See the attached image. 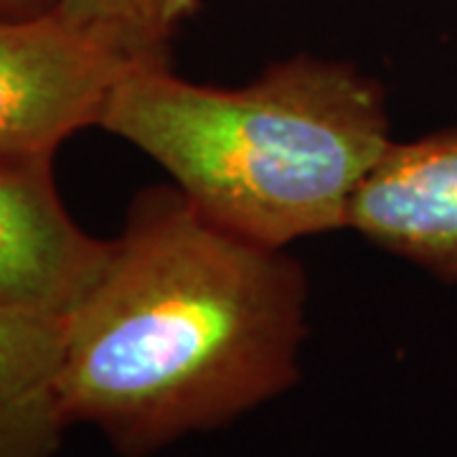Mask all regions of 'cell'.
Here are the masks:
<instances>
[{
    "label": "cell",
    "instance_id": "2",
    "mask_svg": "<svg viewBox=\"0 0 457 457\" xmlns=\"http://www.w3.org/2000/svg\"><path fill=\"white\" fill-rule=\"evenodd\" d=\"M97 128L137 147L213 224L267 246L348 228L361 183L392 147L384 84L300 54L242 87L135 62Z\"/></svg>",
    "mask_w": 457,
    "mask_h": 457
},
{
    "label": "cell",
    "instance_id": "4",
    "mask_svg": "<svg viewBox=\"0 0 457 457\" xmlns=\"http://www.w3.org/2000/svg\"><path fill=\"white\" fill-rule=\"evenodd\" d=\"M54 161H0V308L64 318L99 275L107 245L66 212Z\"/></svg>",
    "mask_w": 457,
    "mask_h": 457
},
{
    "label": "cell",
    "instance_id": "9",
    "mask_svg": "<svg viewBox=\"0 0 457 457\" xmlns=\"http://www.w3.org/2000/svg\"><path fill=\"white\" fill-rule=\"evenodd\" d=\"M56 11V0H0V18H36Z\"/></svg>",
    "mask_w": 457,
    "mask_h": 457
},
{
    "label": "cell",
    "instance_id": "8",
    "mask_svg": "<svg viewBox=\"0 0 457 457\" xmlns=\"http://www.w3.org/2000/svg\"><path fill=\"white\" fill-rule=\"evenodd\" d=\"M198 0H137V11L147 33L170 49V36L183 21L196 13Z\"/></svg>",
    "mask_w": 457,
    "mask_h": 457
},
{
    "label": "cell",
    "instance_id": "7",
    "mask_svg": "<svg viewBox=\"0 0 457 457\" xmlns=\"http://www.w3.org/2000/svg\"><path fill=\"white\" fill-rule=\"evenodd\" d=\"M56 13L71 26L128 51L137 62H170V49L147 33L137 0H56Z\"/></svg>",
    "mask_w": 457,
    "mask_h": 457
},
{
    "label": "cell",
    "instance_id": "3",
    "mask_svg": "<svg viewBox=\"0 0 457 457\" xmlns=\"http://www.w3.org/2000/svg\"><path fill=\"white\" fill-rule=\"evenodd\" d=\"M135 62L56 11L0 18V161H54L71 135L97 128Z\"/></svg>",
    "mask_w": 457,
    "mask_h": 457
},
{
    "label": "cell",
    "instance_id": "6",
    "mask_svg": "<svg viewBox=\"0 0 457 457\" xmlns=\"http://www.w3.org/2000/svg\"><path fill=\"white\" fill-rule=\"evenodd\" d=\"M62 320L0 308V457H56L71 429L59 396Z\"/></svg>",
    "mask_w": 457,
    "mask_h": 457
},
{
    "label": "cell",
    "instance_id": "1",
    "mask_svg": "<svg viewBox=\"0 0 457 457\" xmlns=\"http://www.w3.org/2000/svg\"><path fill=\"white\" fill-rule=\"evenodd\" d=\"M62 320L59 396L120 457L234 425L303 374L308 272L213 224L165 180L140 188Z\"/></svg>",
    "mask_w": 457,
    "mask_h": 457
},
{
    "label": "cell",
    "instance_id": "5",
    "mask_svg": "<svg viewBox=\"0 0 457 457\" xmlns=\"http://www.w3.org/2000/svg\"><path fill=\"white\" fill-rule=\"evenodd\" d=\"M348 228L457 285V128L394 140L353 196Z\"/></svg>",
    "mask_w": 457,
    "mask_h": 457
}]
</instances>
